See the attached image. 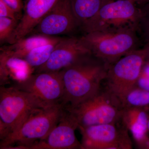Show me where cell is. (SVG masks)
<instances>
[{
  "instance_id": "obj_7",
  "label": "cell",
  "mask_w": 149,
  "mask_h": 149,
  "mask_svg": "<svg viewBox=\"0 0 149 149\" xmlns=\"http://www.w3.org/2000/svg\"><path fill=\"white\" fill-rule=\"evenodd\" d=\"M141 9L130 0H104L98 12L81 26L85 33L104 29L138 28Z\"/></svg>"
},
{
  "instance_id": "obj_18",
  "label": "cell",
  "mask_w": 149,
  "mask_h": 149,
  "mask_svg": "<svg viewBox=\"0 0 149 149\" xmlns=\"http://www.w3.org/2000/svg\"><path fill=\"white\" fill-rule=\"evenodd\" d=\"M34 49L24 57V59L36 70L47 62L57 43L62 39Z\"/></svg>"
},
{
  "instance_id": "obj_14",
  "label": "cell",
  "mask_w": 149,
  "mask_h": 149,
  "mask_svg": "<svg viewBox=\"0 0 149 149\" xmlns=\"http://www.w3.org/2000/svg\"><path fill=\"white\" fill-rule=\"evenodd\" d=\"M34 72L35 70L24 59L14 56L6 51L1 50V86L20 83Z\"/></svg>"
},
{
  "instance_id": "obj_10",
  "label": "cell",
  "mask_w": 149,
  "mask_h": 149,
  "mask_svg": "<svg viewBox=\"0 0 149 149\" xmlns=\"http://www.w3.org/2000/svg\"><path fill=\"white\" fill-rule=\"evenodd\" d=\"M79 27L70 0H58L32 32L56 37L72 33Z\"/></svg>"
},
{
  "instance_id": "obj_12",
  "label": "cell",
  "mask_w": 149,
  "mask_h": 149,
  "mask_svg": "<svg viewBox=\"0 0 149 149\" xmlns=\"http://www.w3.org/2000/svg\"><path fill=\"white\" fill-rule=\"evenodd\" d=\"M78 123L71 113L65 111L59 122L47 136L35 142L28 149H82L75 134Z\"/></svg>"
},
{
  "instance_id": "obj_22",
  "label": "cell",
  "mask_w": 149,
  "mask_h": 149,
  "mask_svg": "<svg viewBox=\"0 0 149 149\" xmlns=\"http://www.w3.org/2000/svg\"><path fill=\"white\" fill-rule=\"evenodd\" d=\"M0 17H8L19 21L22 15L15 12L2 0H0Z\"/></svg>"
},
{
  "instance_id": "obj_15",
  "label": "cell",
  "mask_w": 149,
  "mask_h": 149,
  "mask_svg": "<svg viewBox=\"0 0 149 149\" xmlns=\"http://www.w3.org/2000/svg\"><path fill=\"white\" fill-rule=\"evenodd\" d=\"M148 107H123L120 122L130 131L134 140L148 134Z\"/></svg>"
},
{
  "instance_id": "obj_4",
  "label": "cell",
  "mask_w": 149,
  "mask_h": 149,
  "mask_svg": "<svg viewBox=\"0 0 149 149\" xmlns=\"http://www.w3.org/2000/svg\"><path fill=\"white\" fill-rule=\"evenodd\" d=\"M50 105L31 93L12 85L1 86V141L16 131L33 112Z\"/></svg>"
},
{
  "instance_id": "obj_25",
  "label": "cell",
  "mask_w": 149,
  "mask_h": 149,
  "mask_svg": "<svg viewBox=\"0 0 149 149\" xmlns=\"http://www.w3.org/2000/svg\"><path fill=\"white\" fill-rule=\"evenodd\" d=\"M146 52V63L147 65L149 67V41L146 42V45L144 47Z\"/></svg>"
},
{
  "instance_id": "obj_16",
  "label": "cell",
  "mask_w": 149,
  "mask_h": 149,
  "mask_svg": "<svg viewBox=\"0 0 149 149\" xmlns=\"http://www.w3.org/2000/svg\"><path fill=\"white\" fill-rule=\"evenodd\" d=\"M61 38L47 35L35 34L23 37L13 44L5 46L1 50L6 51L14 56L23 58L28 53L36 48L60 40Z\"/></svg>"
},
{
  "instance_id": "obj_3",
  "label": "cell",
  "mask_w": 149,
  "mask_h": 149,
  "mask_svg": "<svg viewBox=\"0 0 149 149\" xmlns=\"http://www.w3.org/2000/svg\"><path fill=\"white\" fill-rule=\"evenodd\" d=\"M65 111L62 103L37 110L16 131L1 141L0 149H28L47 136L58 124Z\"/></svg>"
},
{
  "instance_id": "obj_5",
  "label": "cell",
  "mask_w": 149,
  "mask_h": 149,
  "mask_svg": "<svg viewBox=\"0 0 149 149\" xmlns=\"http://www.w3.org/2000/svg\"><path fill=\"white\" fill-rule=\"evenodd\" d=\"M79 127L120 122L122 104L106 88L73 107H65Z\"/></svg>"
},
{
  "instance_id": "obj_13",
  "label": "cell",
  "mask_w": 149,
  "mask_h": 149,
  "mask_svg": "<svg viewBox=\"0 0 149 149\" xmlns=\"http://www.w3.org/2000/svg\"><path fill=\"white\" fill-rule=\"evenodd\" d=\"M58 0H27L24 13L8 42L9 45L27 37L32 33L44 17L55 5Z\"/></svg>"
},
{
  "instance_id": "obj_24",
  "label": "cell",
  "mask_w": 149,
  "mask_h": 149,
  "mask_svg": "<svg viewBox=\"0 0 149 149\" xmlns=\"http://www.w3.org/2000/svg\"><path fill=\"white\" fill-rule=\"evenodd\" d=\"M134 140L138 148L149 149V136L148 134Z\"/></svg>"
},
{
  "instance_id": "obj_19",
  "label": "cell",
  "mask_w": 149,
  "mask_h": 149,
  "mask_svg": "<svg viewBox=\"0 0 149 149\" xmlns=\"http://www.w3.org/2000/svg\"><path fill=\"white\" fill-rule=\"evenodd\" d=\"M149 107V90L135 87L129 92L123 102V107Z\"/></svg>"
},
{
  "instance_id": "obj_23",
  "label": "cell",
  "mask_w": 149,
  "mask_h": 149,
  "mask_svg": "<svg viewBox=\"0 0 149 149\" xmlns=\"http://www.w3.org/2000/svg\"><path fill=\"white\" fill-rule=\"evenodd\" d=\"M15 12L22 16L21 11L24 8L22 0H2Z\"/></svg>"
},
{
  "instance_id": "obj_9",
  "label": "cell",
  "mask_w": 149,
  "mask_h": 149,
  "mask_svg": "<svg viewBox=\"0 0 149 149\" xmlns=\"http://www.w3.org/2000/svg\"><path fill=\"white\" fill-rule=\"evenodd\" d=\"M12 86L31 93L48 105L61 103L64 96L61 71L34 73Z\"/></svg>"
},
{
  "instance_id": "obj_27",
  "label": "cell",
  "mask_w": 149,
  "mask_h": 149,
  "mask_svg": "<svg viewBox=\"0 0 149 149\" xmlns=\"http://www.w3.org/2000/svg\"><path fill=\"white\" fill-rule=\"evenodd\" d=\"M147 129H148V133L149 134V107L148 109V124H147Z\"/></svg>"
},
{
  "instance_id": "obj_8",
  "label": "cell",
  "mask_w": 149,
  "mask_h": 149,
  "mask_svg": "<svg viewBox=\"0 0 149 149\" xmlns=\"http://www.w3.org/2000/svg\"><path fill=\"white\" fill-rule=\"evenodd\" d=\"M82 149H131L128 130L120 123L79 127Z\"/></svg>"
},
{
  "instance_id": "obj_2",
  "label": "cell",
  "mask_w": 149,
  "mask_h": 149,
  "mask_svg": "<svg viewBox=\"0 0 149 149\" xmlns=\"http://www.w3.org/2000/svg\"><path fill=\"white\" fill-rule=\"evenodd\" d=\"M138 28L128 27L85 33L81 38L93 56L109 66L130 52L139 49Z\"/></svg>"
},
{
  "instance_id": "obj_6",
  "label": "cell",
  "mask_w": 149,
  "mask_h": 149,
  "mask_svg": "<svg viewBox=\"0 0 149 149\" xmlns=\"http://www.w3.org/2000/svg\"><path fill=\"white\" fill-rule=\"evenodd\" d=\"M146 61L143 47L130 52L109 68L106 88L122 106L126 96L136 87Z\"/></svg>"
},
{
  "instance_id": "obj_20",
  "label": "cell",
  "mask_w": 149,
  "mask_h": 149,
  "mask_svg": "<svg viewBox=\"0 0 149 149\" xmlns=\"http://www.w3.org/2000/svg\"><path fill=\"white\" fill-rule=\"evenodd\" d=\"M19 21L8 17H0V42L1 44L8 43L16 29Z\"/></svg>"
},
{
  "instance_id": "obj_21",
  "label": "cell",
  "mask_w": 149,
  "mask_h": 149,
  "mask_svg": "<svg viewBox=\"0 0 149 149\" xmlns=\"http://www.w3.org/2000/svg\"><path fill=\"white\" fill-rule=\"evenodd\" d=\"M141 17L138 26L140 31L146 41H149V3L143 6L141 8Z\"/></svg>"
},
{
  "instance_id": "obj_26",
  "label": "cell",
  "mask_w": 149,
  "mask_h": 149,
  "mask_svg": "<svg viewBox=\"0 0 149 149\" xmlns=\"http://www.w3.org/2000/svg\"><path fill=\"white\" fill-rule=\"evenodd\" d=\"M130 1H132L135 3L139 4L142 5L143 6L149 3V0H130Z\"/></svg>"
},
{
  "instance_id": "obj_1",
  "label": "cell",
  "mask_w": 149,
  "mask_h": 149,
  "mask_svg": "<svg viewBox=\"0 0 149 149\" xmlns=\"http://www.w3.org/2000/svg\"><path fill=\"white\" fill-rule=\"evenodd\" d=\"M109 66L91 55L61 71L64 85L62 103L73 107L95 94L106 79Z\"/></svg>"
},
{
  "instance_id": "obj_17",
  "label": "cell",
  "mask_w": 149,
  "mask_h": 149,
  "mask_svg": "<svg viewBox=\"0 0 149 149\" xmlns=\"http://www.w3.org/2000/svg\"><path fill=\"white\" fill-rule=\"evenodd\" d=\"M80 27L98 12L104 0H70Z\"/></svg>"
},
{
  "instance_id": "obj_11",
  "label": "cell",
  "mask_w": 149,
  "mask_h": 149,
  "mask_svg": "<svg viewBox=\"0 0 149 149\" xmlns=\"http://www.w3.org/2000/svg\"><path fill=\"white\" fill-rule=\"evenodd\" d=\"M92 54L81 38H62L56 46L47 62L34 73L58 72Z\"/></svg>"
}]
</instances>
